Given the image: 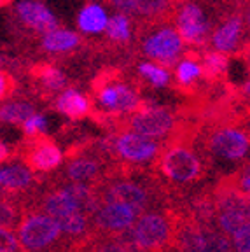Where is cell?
Listing matches in <instances>:
<instances>
[{
    "label": "cell",
    "instance_id": "1",
    "mask_svg": "<svg viewBox=\"0 0 250 252\" xmlns=\"http://www.w3.org/2000/svg\"><path fill=\"white\" fill-rule=\"evenodd\" d=\"M93 93L98 105L93 110V118L100 125H112L116 118L135 112L144 103L138 91L126 83L123 74L116 68L100 72V75L93 81Z\"/></svg>",
    "mask_w": 250,
    "mask_h": 252
},
{
    "label": "cell",
    "instance_id": "2",
    "mask_svg": "<svg viewBox=\"0 0 250 252\" xmlns=\"http://www.w3.org/2000/svg\"><path fill=\"white\" fill-rule=\"evenodd\" d=\"M173 231L175 212L172 205L145 210L129 228L126 247L135 252H164L173 247Z\"/></svg>",
    "mask_w": 250,
    "mask_h": 252
},
{
    "label": "cell",
    "instance_id": "3",
    "mask_svg": "<svg viewBox=\"0 0 250 252\" xmlns=\"http://www.w3.org/2000/svg\"><path fill=\"white\" fill-rule=\"evenodd\" d=\"M198 137H201V147L207 156L238 161L249 153V130L247 125L242 126V116L207 123V130L199 128Z\"/></svg>",
    "mask_w": 250,
    "mask_h": 252
},
{
    "label": "cell",
    "instance_id": "4",
    "mask_svg": "<svg viewBox=\"0 0 250 252\" xmlns=\"http://www.w3.org/2000/svg\"><path fill=\"white\" fill-rule=\"evenodd\" d=\"M172 21L154 20L138 25V47L144 56L156 60L163 67H172L184 51V40L172 27Z\"/></svg>",
    "mask_w": 250,
    "mask_h": 252
},
{
    "label": "cell",
    "instance_id": "5",
    "mask_svg": "<svg viewBox=\"0 0 250 252\" xmlns=\"http://www.w3.org/2000/svg\"><path fill=\"white\" fill-rule=\"evenodd\" d=\"M179 121L180 118H177L172 109L144 100L140 109L116 118L110 126L114 130H126L147 138H163L175 131Z\"/></svg>",
    "mask_w": 250,
    "mask_h": 252
},
{
    "label": "cell",
    "instance_id": "6",
    "mask_svg": "<svg viewBox=\"0 0 250 252\" xmlns=\"http://www.w3.org/2000/svg\"><path fill=\"white\" fill-rule=\"evenodd\" d=\"M18 240L28 252H42L63 240V233L53 217L40 210H25L18 222Z\"/></svg>",
    "mask_w": 250,
    "mask_h": 252
},
{
    "label": "cell",
    "instance_id": "7",
    "mask_svg": "<svg viewBox=\"0 0 250 252\" xmlns=\"http://www.w3.org/2000/svg\"><path fill=\"white\" fill-rule=\"evenodd\" d=\"M20 156L31 173L55 172L63 163L62 149L51 137H46V133L27 137L20 147Z\"/></svg>",
    "mask_w": 250,
    "mask_h": 252
},
{
    "label": "cell",
    "instance_id": "8",
    "mask_svg": "<svg viewBox=\"0 0 250 252\" xmlns=\"http://www.w3.org/2000/svg\"><path fill=\"white\" fill-rule=\"evenodd\" d=\"M137 217L138 212L129 205L116 201L100 203V207L90 217L91 231L96 236H114L131 228Z\"/></svg>",
    "mask_w": 250,
    "mask_h": 252
},
{
    "label": "cell",
    "instance_id": "9",
    "mask_svg": "<svg viewBox=\"0 0 250 252\" xmlns=\"http://www.w3.org/2000/svg\"><path fill=\"white\" fill-rule=\"evenodd\" d=\"M173 20L177 21L179 35L191 46L203 47L208 42L210 21L205 14L203 7L191 0H182L175 9Z\"/></svg>",
    "mask_w": 250,
    "mask_h": 252
},
{
    "label": "cell",
    "instance_id": "10",
    "mask_svg": "<svg viewBox=\"0 0 250 252\" xmlns=\"http://www.w3.org/2000/svg\"><path fill=\"white\" fill-rule=\"evenodd\" d=\"M93 146V144H91ZM68 163L65 168V177L70 182H84V184H96L103 177L107 168H103L102 159L98 153L88 154V147L81 149H68L66 153Z\"/></svg>",
    "mask_w": 250,
    "mask_h": 252
},
{
    "label": "cell",
    "instance_id": "11",
    "mask_svg": "<svg viewBox=\"0 0 250 252\" xmlns=\"http://www.w3.org/2000/svg\"><path fill=\"white\" fill-rule=\"evenodd\" d=\"M107 2L125 14L135 16L137 20L172 21L177 5L182 0H107Z\"/></svg>",
    "mask_w": 250,
    "mask_h": 252
},
{
    "label": "cell",
    "instance_id": "12",
    "mask_svg": "<svg viewBox=\"0 0 250 252\" xmlns=\"http://www.w3.org/2000/svg\"><path fill=\"white\" fill-rule=\"evenodd\" d=\"M245 21L242 12H231L217 25L214 35L210 37L212 46L220 53H233L242 46V37L245 35Z\"/></svg>",
    "mask_w": 250,
    "mask_h": 252
},
{
    "label": "cell",
    "instance_id": "13",
    "mask_svg": "<svg viewBox=\"0 0 250 252\" xmlns=\"http://www.w3.org/2000/svg\"><path fill=\"white\" fill-rule=\"evenodd\" d=\"M16 14L20 18L23 25H27L30 30L39 32V33H46V32L53 30L58 27L55 14L40 2L35 0H21L16 4Z\"/></svg>",
    "mask_w": 250,
    "mask_h": 252
},
{
    "label": "cell",
    "instance_id": "14",
    "mask_svg": "<svg viewBox=\"0 0 250 252\" xmlns=\"http://www.w3.org/2000/svg\"><path fill=\"white\" fill-rule=\"evenodd\" d=\"M30 77L35 81L37 90L44 98H49L53 94L60 93L66 86V77L58 67L51 63H35L30 68Z\"/></svg>",
    "mask_w": 250,
    "mask_h": 252
},
{
    "label": "cell",
    "instance_id": "15",
    "mask_svg": "<svg viewBox=\"0 0 250 252\" xmlns=\"http://www.w3.org/2000/svg\"><path fill=\"white\" fill-rule=\"evenodd\" d=\"M55 109L72 121H79L91 114V102L86 94L70 88L58 94V98L55 100Z\"/></svg>",
    "mask_w": 250,
    "mask_h": 252
},
{
    "label": "cell",
    "instance_id": "16",
    "mask_svg": "<svg viewBox=\"0 0 250 252\" xmlns=\"http://www.w3.org/2000/svg\"><path fill=\"white\" fill-rule=\"evenodd\" d=\"M33 173L27 166L16 165L0 168V189L5 194H20L28 191L33 184Z\"/></svg>",
    "mask_w": 250,
    "mask_h": 252
},
{
    "label": "cell",
    "instance_id": "17",
    "mask_svg": "<svg viewBox=\"0 0 250 252\" xmlns=\"http://www.w3.org/2000/svg\"><path fill=\"white\" fill-rule=\"evenodd\" d=\"M79 44H81V37L75 32L65 30L60 27L46 32L42 37V49L47 53H55V55L74 51Z\"/></svg>",
    "mask_w": 250,
    "mask_h": 252
},
{
    "label": "cell",
    "instance_id": "18",
    "mask_svg": "<svg viewBox=\"0 0 250 252\" xmlns=\"http://www.w3.org/2000/svg\"><path fill=\"white\" fill-rule=\"evenodd\" d=\"M201 77L207 79V83H220L227 75L229 58L220 51H208L201 58Z\"/></svg>",
    "mask_w": 250,
    "mask_h": 252
},
{
    "label": "cell",
    "instance_id": "19",
    "mask_svg": "<svg viewBox=\"0 0 250 252\" xmlns=\"http://www.w3.org/2000/svg\"><path fill=\"white\" fill-rule=\"evenodd\" d=\"M107 12L102 5L90 4L82 9L77 16V25L84 33H100L107 27Z\"/></svg>",
    "mask_w": 250,
    "mask_h": 252
},
{
    "label": "cell",
    "instance_id": "20",
    "mask_svg": "<svg viewBox=\"0 0 250 252\" xmlns=\"http://www.w3.org/2000/svg\"><path fill=\"white\" fill-rule=\"evenodd\" d=\"M175 77L179 86L184 91H189V93H191V90L196 91V88H198L196 81L201 79V65H199V62L192 60L191 56H186L177 67Z\"/></svg>",
    "mask_w": 250,
    "mask_h": 252
},
{
    "label": "cell",
    "instance_id": "21",
    "mask_svg": "<svg viewBox=\"0 0 250 252\" xmlns=\"http://www.w3.org/2000/svg\"><path fill=\"white\" fill-rule=\"evenodd\" d=\"M31 114H35V107L27 100L5 102L0 105V121L9 125H21Z\"/></svg>",
    "mask_w": 250,
    "mask_h": 252
},
{
    "label": "cell",
    "instance_id": "22",
    "mask_svg": "<svg viewBox=\"0 0 250 252\" xmlns=\"http://www.w3.org/2000/svg\"><path fill=\"white\" fill-rule=\"evenodd\" d=\"M138 75L145 79L151 86L154 88H164L170 84V72L166 67L159 65V63H151L144 62L138 65Z\"/></svg>",
    "mask_w": 250,
    "mask_h": 252
},
{
    "label": "cell",
    "instance_id": "23",
    "mask_svg": "<svg viewBox=\"0 0 250 252\" xmlns=\"http://www.w3.org/2000/svg\"><path fill=\"white\" fill-rule=\"evenodd\" d=\"M107 35L110 40L119 44H125L131 39V23H129L128 14L125 12H119V14L112 16L109 21H107Z\"/></svg>",
    "mask_w": 250,
    "mask_h": 252
},
{
    "label": "cell",
    "instance_id": "24",
    "mask_svg": "<svg viewBox=\"0 0 250 252\" xmlns=\"http://www.w3.org/2000/svg\"><path fill=\"white\" fill-rule=\"evenodd\" d=\"M21 217V209L20 203L12 198H9L7 194L5 196H0V226L4 228H16L18 222H20Z\"/></svg>",
    "mask_w": 250,
    "mask_h": 252
},
{
    "label": "cell",
    "instance_id": "25",
    "mask_svg": "<svg viewBox=\"0 0 250 252\" xmlns=\"http://www.w3.org/2000/svg\"><path fill=\"white\" fill-rule=\"evenodd\" d=\"M94 252H135V251L126 247L125 244L118 242L112 236H96L94 238Z\"/></svg>",
    "mask_w": 250,
    "mask_h": 252
},
{
    "label": "cell",
    "instance_id": "26",
    "mask_svg": "<svg viewBox=\"0 0 250 252\" xmlns=\"http://www.w3.org/2000/svg\"><path fill=\"white\" fill-rule=\"evenodd\" d=\"M23 131L27 137H33V135H40L46 133L47 130V121L44 116L40 114H31L30 118H27L23 123Z\"/></svg>",
    "mask_w": 250,
    "mask_h": 252
},
{
    "label": "cell",
    "instance_id": "27",
    "mask_svg": "<svg viewBox=\"0 0 250 252\" xmlns=\"http://www.w3.org/2000/svg\"><path fill=\"white\" fill-rule=\"evenodd\" d=\"M20 240L9 228L0 226V252H23Z\"/></svg>",
    "mask_w": 250,
    "mask_h": 252
},
{
    "label": "cell",
    "instance_id": "28",
    "mask_svg": "<svg viewBox=\"0 0 250 252\" xmlns=\"http://www.w3.org/2000/svg\"><path fill=\"white\" fill-rule=\"evenodd\" d=\"M16 88H18V81H16L14 75L0 68V102L11 98L16 93Z\"/></svg>",
    "mask_w": 250,
    "mask_h": 252
},
{
    "label": "cell",
    "instance_id": "29",
    "mask_svg": "<svg viewBox=\"0 0 250 252\" xmlns=\"http://www.w3.org/2000/svg\"><path fill=\"white\" fill-rule=\"evenodd\" d=\"M231 244L235 247V252H250V224L242 226L231 235Z\"/></svg>",
    "mask_w": 250,
    "mask_h": 252
},
{
    "label": "cell",
    "instance_id": "30",
    "mask_svg": "<svg viewBox=\"0 0 250 252\" xmlns=\"http://www.w3.org/2000/svg\"><path fill=\"white\" fill-rule=\"evenodd\" d=\"M12 156V151L7 147V144H4V142H0V163L7 161V159H11Z\"/></svg>",
    "mask_w": 250,
    "mask_h": 252
},
{
    "label": "cell",
    "instance_id": "31",
    "mask_svg": "<svg viewBox=\"0 0 250 252\" xmlns=\"http://www.w3.org/2000/svg\"><path fill=\"white\" fill-rule=\"evenodd\" d=\"M7 63H9L7 58H2V56H0V67H2V65H7Z\"/></svg>",
    "mask_w": 250,
    "mask_h": 252
},
{
    "label": "cell",
    "instance_id": "32",
    "mask_svg": "<svg viewBox=\"0 0 250 252\" xmlns=\"http://www.w3.org/2000/svg\"><path fill=\"white\" fill-rule=\"evenodd\" d=\"M164 252H179V251H177L175 247H172V249H168V251H164Z\"/></svg>",
    "mask_w": 250,
    "mask_h": 252
},
{
    "label": "cell",
    "instance_id": "33",
    "mask_svg": "<svg viewBox=\"0 0 250 252\" xmlns=\"http://www.w3.org/2000/svg\"><path fill=\"white\" fill-rule=\"evenodd\" d=\"M23 252H28V251H23Z\"/></svg>",
    "mask_w": 250,
    "mask_h": 252
},
{
    "label": "cell",
    "instance_id": "34",
    "mask_svg": "<svg viewBox=\"0 0 250 252\" xmlns=\"http://www.w3.org/2000/svg\"><path fill=\"white\" fill-rule=\"evenodd\" d=\"M245 2H247V0H245Z\"/></svg>",
    "mask_w": 250,
    "mask_h": 252
}]
</instances>
